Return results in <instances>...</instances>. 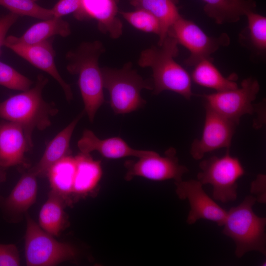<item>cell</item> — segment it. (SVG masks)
<instances>
[{
    "mask_svg": "<svg viewBox=\"0 0 266 266\" xmlns=\"http://www.w3.org/2000/svg\"><path fill=\"white\" fill-rule=\"evenodd\" d=\"M178 44L174 37L167 35L160 45L142 51L138 64L142 67L151 68L153 94L170 91L189 100L193 96L191 78L174 60L178 53Z\"/></svg>",
    "mask_w": 266,
    "mask_h": 266,
    "instance_id": "6da1fadb",
    "label": "cell"
},
{
    "mask_svg": "<svg viewBox=\"0 0 266 266\" xmlns=\"http://www.w3.org/2000/svg\"><path fill=\"white\" fill-rule=\"evenodd\" d=\"M105 52L102 42L96 40L81 43L67 52L68 72L78 76V84L84 104L85 112L93 122L97 111L105 102L100 56Z\"/></svg>",
    "mask_w": 266,
    "mask_h": 266,
    "instance_id": "7a4b0ae2",
    "label": "cell"
},
{
    "mask_svg": "<svg viewBox=\"0 0 266 266\" xmlns=\"http://www.w3.org/2000/svg\"><path fill=\"white\" fill-rule=\"evenodd\" d=\"M48 82L47 78L39 74L33 88L0 102V118L21 125L32 147L34 130L42 131L49 127L50 117L58 111L53 103L43 99L42 91Z\"/></svg>",
    "mask_w": 266,
    "mask_h": 266,
    "instance_id": "3957f363",
    "label": "cell"
},
{
    "mask_svg": "<svg viewBox=\"0 0 266 266\" xmlns=\"http://www.w3.org/2000/svg\"><path fill=\"white\" fill-rule=\"evenodd\" d=\"M256 202L254 196L248 195L227 211L222 233L233 240L238 258L250 251L266 255V218L254 212L253 207Z\"/></svg>",
    "mask_w": 266,
    "mask_h": 266,
    "instance_id": "277c9868",
    "label": "cell"
},
{
    "mask_svg": "<svg viewBox=\"0 0 266 266\" xmlns=\"http://www.w3.org/2000/svg\"><path fill=\"white\" fill-rule=\"evenodd\" d=\"M103 87L108 92L110 104L116 114H124L138 110L146 101L141 96L142 89L152 90L153 84L144 79L132 64H126L122 68H101Z\"/></svg>",
    "mask_w": 266,
    "mask_h": 266,
    "instance_id": "5b68a950",
    "label": "cell"
},
{
    "mask_svg": "<svg viewBox=\"0 0 266 266\" xmlns=\"http://www.w3.org/2000/svg\"><path fill=\"white\" fill-rule=\"evenodd\" d=\"M197 180L213 188L212 197L222 203L234 201L237 197V180L245 174L239 160L227 150L222 157L212 156L201 161Z\"/></svg>",
    "mask_w": 266,
    "mask_h": 266,
    "instance_id": "8992f818",
    "label": "cell"
},
{
    "mask_svg": "<svg viewBox=\"0 0 266 266\" xmlns=\"http://www.w3.org/2000/svg\"><path fill=\"white\" fill-rule=\"evenodd\" d=\"M26 220L25 256L27 266H54L77 257L78 252L73 245L55 239L28 214Z\"/></svg>",
    "mask_w": 266,
    "mask_h": 266,
    "instance_id": "52a82bcc",
    "label": "cell"
},
{
    "mask_svg": "<svg viewBox=\"0 0 266 266\" xmlns=\"http://www.w3.org/2000/svg\"><path fill=\"white\" fill-rule=\"evenodd\" d=\"M260 89L259 82L249 77L242 81L240 88L204 94L202 97L205 106L238 125L242 116L255 112L252 102Z\"/></svg>",
    "mask_w": 266,
    "mask_h": 266,
    "instance_id": "ba28073f",
    "label": "cell"
},
{
    "mask_svg": "<svg viewBox=\"0 0 266 266\" xmlns=\"http://www.w3.org/2000/svg\"><path fill=\"white\" fill-rule=\"evenodd\" d=\"M167 35L174 37L178 44L189 51L190 55L185 62L189 66H194L203 59L210 58L211 54L230 43L227 34L210 37L193 22L181 16L170 26Z\"/></svg>",
    "mask_w": 266,
    "mask_h": 266,
    "instance_id": "9c48e42d",
    "label": "cell"
},
{
    "mask_svg": "<svg viewBox=\"0 0 266 266\" xmlns=\"http://www.w3.org/2000/svg\"><path fill=\"white\" fill-rule=\"evenodd\" d=\"M176 155V150L171 147L165 152L164 156L154 152L150 155L138 158L136 161H128L125 164L127 169L125 179L130 181L139 176L154 181H181L183 175L189 169L179 163Z\"/></svg>",
    "mask_w": 266,
    "mask_h": 266,
    "instance_id": "30bf717a",
    "label": "cell"
},
{
    "mask_svg": "<svg viewBox=\"0 0 266 266\" xmlns=\"http://www.w3.org/2000/svg\"><path fill=\"white\" fill-rule=\"evenodd\" d=\"M202 133L191 145L190 154L195 160L201 159L208 152L226 148L229 150L237 125L205 105Z\"/></svg>",
    "mask_w": 266,
    "mask_h": 266,
    "instance_id": "8fae6325",
    "label": "cell"
},
{
    "mask_svg": "<svg viewBox=\"0 0 266 266\" xmlns=\"http://www.w3.org/2000/svg\"><path fill=\"white\" fill-rule=\"evenodd\" d=\"M174 183L178 197L189 202L190 210L186 220L189 225L203 219L214 222L219 226H223L227 211L207 195L199 181L181 180Z\"/></svg>",
    "mask_w": 266,
    "mask_h": 266,
    "instance_id": "7c38bea8",
    "label": "cell"
},
{
    "mask_svg": "<svg viewBox=\"0 0 266 266\" xmlns=\"http://www.w3.org/2000/svg\"><path fill=\"white\" fill-rule=\"evenodd\" d=\"M53 37L35 44H26L16 40L14 35H9L6 37L3 46L50 74L60 85L66 100L70 101L73 99L71 88L60 75L55 63L56 53L53 47Z\"/></svg>",
    "mask_w": 266,
    "mask_h": 266,
    "instance_id": "4fadbf2b",
    "label": "cell"
},
{
    "mask_svg": "<svg viewBox=\"0 0 266 266\" xmlns=\"http://www.w3.org/2000/svg\"><path fill=\"white\" fill-rule=\"evenodd\" d=\"M117 12L116 0H81L80 6L74 16L79 20L95 19L101 32L115 39L123 32V24L117 16Z\"/></svg>",
    "mask_w": 266,
    "mask_h": 266,
    "instance_id": "5bb4252c",
    "label": "cell"
},
{
    "mask_svg": "<svg viewBox=\"0 0 266 266\" xmlns=\"http://www.w3.org/2000/svg\"><path fill=\"white\" fill-rule=\"evenodd\" d=\"M37 176L28 170L24 173L6 197L0 196V209L4 219L15 222L36 201Z\"/></svg>",
    "mask_w": 266,
    "mask_h": 266,
    "instance_id": "9a60e30c",
    "label": "cell"
},
{
    "mask_svg": "<svg viewBox=\"0 0 266 266\" xmlns=\"http://www.w3.org/2000/svg\"><path fill=\"white\" fill-rule=\"evenodd\" d=\"M32 148L21 125L6 120L0 122V167L5 169L26 165L24 154Z\"/></svg>",
    "mask_w": 266,
    "mask_h": 266,
    "instance_id": "2e32d148",
    "label": "cell"
},
{
    "mask_svg": "<svg viewBox=\"0 0 266 266\" xmlns=\"http://www.w3.org/2000/svg\"><path fill=\"white\" fill-rule=\"evenodd\" d=\"M77 146L82 153L90 154L97 151L103 157L112 159L131 156L139 158L154 152L133 148L119 137L100 139L89 130L84 131L81 138L78 141Z\"/></svg>",
    "mask_w": 266,
    "mask_h": 266,
    "instance_id": "e0dca14e",
    "label": "cell"
},
{
    "mask_svg": "<svg viewBox=\"0 0 266 266\" xmlns=\"http://www.w3.org/2000/svg\"><path fill=\"white\" fill-rule=\"evenodd\" d=\"M85 111L77 116L69 125L60 132L49 143L44 153L39 161L29 170L37 177H43L47 175L51 166L63 158L69 155L70 140L73 131Z\"/></svg>",
    "mask_w": 266,
    "mask_h": 266,
    "instance_id": "ac0fdd59",
    "label": "cell"
},
{
    "mask_svg": "<svg viewBox=\"0 0 266 266\" xmlns=\"http://www.w3.org/2000/svg\"><path fill=\"white\" fill-rule=\"evenodd\" d=\"M204 11L218 24L236 22L240 17L255 11L253 0H202Z\"/></svg>",
    "mask_w": 266,
    "mask_h": 266,
    "instance_id": "d6986e66",
    "label": "cell"
},
{
    "mask_svg": "<svg viewBox=\"0 0 266 266\" xmlns=\"http://www.w3.org/2000/svg\"><path fill=\"white\" fill-rule=\"evenodd\" d=\"M75 158L76 169L72 194L84 195L94 189L101 178L100 162L94 160L90 154L82 152Z\"/></svg>",
    "mask_w": 266,
    "mask_h": 266,
    "instance_id": "ffe728a7",
    "label": "cell"
},
{
    "mask_svg": "<svg viewBox=\"0 0 266 266\" xmlns=\"http://www.w3.org/2000/svg\"><path fill=\"white\" fill-rule=\"evenodd\" d=\"M136 9L146 10L159 21L162 27V34L158 45H160L166 37L167 32L172 24L181 15L177 7L178 0H129Z\"/></svg>",
    "mask_w": 266,
    "mask_h": 266,
    "instance_id": "44dd1931",
    "label": "cell"
},
{
    "mask_svg": "<svg viewBox=\"0 0 266 266\" xmlns=\"http://www.w3.org/2000/svg\"><path fill=\"white\" fill-rule=\"evenodd\" d=\"M64 199L51 190L39 214V226L54 236H58L66 224Z\"/></svg>",
    "mask_w": 266,
    "mask_h": 266,
    "instance_id": "7402d4cb",
    "label": "cell"
},
{
    "mask_svg": "<svg viewBox=\"0 0 266 266\" xmlns=\"http://www.w3.org/2000/svg\"><path fill=\"white\" fill-rule=\"evenodd\" d=\"M76 169L75 157L66 156L53 165L48 170V178L51 190L68 201L72 194Z\"/></svg>",
    "mask_w": 266,
    "mask_h": 266,
    "instance_id": "603a6c76",
    "label": "cell"
},
{
    "mask_svg": "<svg viewBox=\"0 0 266 266\" xmlns=\"http://www.w3.org/2000/svg\"><path fill=\"white\" fill-rule=\"evenodd\" d=\"M71 33L69 24L62 18L53 17L32 25L20 37L14 36L17 41L26 44L42 42L55 35L65 37Z\"/></svg>",
    "mask_w": 266,
    "mask_h": 266,
    "instance_id": "cb8c5ba5",
    "label": "cell"
},
{
    "mask_svg": "<svg viewBox=\"0 0 266 266\" xmlns=\"http://www.w3.org/2000/svg\"><path fill=\"white\" fill-rule=\"evenodd\" d=\"M194 66L192 78L199 85L214 89L217 92L238 87L237 83L233 80L222 75L212 63L210 58L201 60Z\"/></svg>",
    "mask_w": 266,
    "mask_h": 266,
    "instance_id": "d4e9b609",
    "label": "cell"
},
{
    "mask_svg": "<svg viewBox=\"0 0 266 266\" xmlns=\"http://www.w3.org/2000/svg\"><path fill=\"white\" fill-rule=\"evenodd\" d=\"M0 5L18 16H27L42 20L53 17L51 9L41 7L33 0H0Z\"/></svg>",
    "mask_w": 266,
    "mask_h": 266,
    "instance_id": "484cf974",
    "label": "cell"
},
{
    "mask_svg": "<svg viewBox=\"0 0 266 266\" xmlns=\"http://www.w3.org/2000/svg\"><path fill=\"white\" fill-rule=\"evenodd\" d=\"M123 18L136 29L157 34H162V27L158 19L150 12L143 9L120 12Z\"/></svg>",
    "mask_w": 266,
    "mask_h": 266,
    "instance_id": "4316f807",
    "label": "cell"
},
{
    "mask_svg": "<svg viewBox=\"0 0 266 266\" xmlns=\"http://www.w3.org/2000/svg\"><path fill=\"white\" fill-rule=\"evenodd\" d=\"M33 83L28 77L0 61V85L11 90L25 91L29 89Z\"/></svg>",
    "mask_w": 266,
    "mask_h": 266,
    "instance_id": "83f0119b",
    "label": "cell"
},
{
    "mask_svg": "<svg viewBox=\"0 0 266 266\" xmlns=\"http://www.w3.org/2000/svg\"><path fill=\"white\" fill-rule=\"evenodd\" d=\"M249 36L253 46L259 50L266 48V18L255 11L248 13Z\"/></svg>",
    "mask_w": 266,
    "mask_h": 266,
    "instance_id": "f1b7e54d",
    "label": "cell"
},
{
    "mask_svg": "<svg viewBox=\"0 0 266 266\" xmlns=\"http://www.w3.org/2000/svg\"><path fill=\"white\" fill-rule=\"evenodd\" d=\"M20 256L14 244H0V266H19Z\"/></svg>",
    "mask_w": 266,
    "mask_h": 266,
    "instance_id": "f546056e",
    "label": "cell"
},
{
    "mask_svg": "<svg viewBox=\"0 0 266 266\" xmlns=\"http://www.w3.org/2000/svg\"><path fill=\"white\" fill-rule=\"evenodd\" d=\"M81 0H60L51 9L53 17L62 18L65 15L76 12L79 8Z\"/></svg>",
    "mask_w": 266,
    "mask_h": 266,
    "instance_id": "4dcf8cb0",
    "label": "cell"
},
{
    "mask_svg": "<svg viewBox=\"0 0 266 266\" xmlns=\"http://www.w3.org/2000/svg\"><path fill=\"white\" fill-rule=\"evenodd\" d=\"M266 176L264 174L258 175L256 179L252 182L251 192L253 194L257 202L266 203Z\"/></svg>",
    "mask_w": 266,
    "mask_h": 266,
    "instance_id": "1f68e13d",
    "label": "cell"
},
{
    "mask_svg": "<svg viewBox=\"0 0 266 266\" xmlns=\"http://www.w3.org/2000/svg\"><path fill=\"white\" fill-rule=\"evenodd\" d=\"M18 17V15L11 12L0 16V56L1 53V48L3 46L6 34L9 29L17 21Z\"/></svg>",
    "mask_w": 266,
    "mask_h": 266,
    "instance_id": "d6a6232c",
    "label": "cell"
},
{
    "mask_svg": "<svg viewBox=\"0 0 266 266\" xmlns=\"http://www.w3.org/2000/svg\"><path fill=\"white\" fill-rule=\"evenodd\" d=\"M258 113V118H257L254 126L256 129L261 128L264 124V102L260 103L259 105H255V111Z\"/></svg>",
    "mask_w": 266,
    "mask_h": 266,
    "instance_id": "836d02e7",
    "label": "cell"
},
{
    "mask_svg": "<svg viewBox=\"0 0 266 266\" xmlns=\"http://www.w3.org/2000/svg\"><path fill=\"white\" fill-rule=\"evenodd\" d=\"M6 175L5 169L0 167V183L5 181Z\"/></svg>",
    "mask_w": 266,
    "mask_h": 266,
    "instance_id": "e575fe53",
    "label": "cell"
},
{
    "mask_svg": "<svg viewBox=\"0 0 266 266\" xmlns=\"http://www.w3.org/2000/svg\"><path fill=\"white\" fill-rule=\"evenodd\" d=\"M34 0V1H36V0Z\"/></svg>",
    "mask_w": 266,
    "mask_h": 266,
    "instance_id": "d590c367",
    "label": "cell"
}]
</instances>
